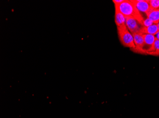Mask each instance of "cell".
<instances>
[{"label":"cell","instance_id":"1","mask_svg":"<svg viewBox=\"0 0 159 118\" xmlns=\"http://www.w3.org/2000/svg\"><path fill=\"white\" fill-rule=\"evenodd\" d=\"M115 10L122 13L125 17L134 18L143 24V18L140 12L137 9L133 0H124L121 3L115 4Z\"/></svg>","mask_w":159,"mask_h":118},{"label":"cell","instance_id":"2","mask_svg":"<svg viewBox=\"0 0 159 118\" xmlns=\"http://www.w3.org/2000/svg\"><path fill=\"white\" fill-rule=\"evenodd\" d=\"M119 38L122 45L130 48L132 51L135 48L133 34L129 31L126 26L117 27Z\"/></svg>","mask_w":159,"mask_h":118},{"label":"cell","instance_id":"3","mask_svg":"<svg viewBox=\"0 0 159 118\" xmlns=\"http://www.w3.org/2000/svg\"><path fill=\"white\" fill-rule=\"evenodd\" d=\"M126 26L132 34H142V31L144 27L143 24L138 20L131 17H126Z\"/></svg>","mask_w":159,"mask_h":118},{"label":"cell","instance_id":"4","mask_svg":"<svg viewBox=\"0 0 159 118\" xmlns=\"http://www.w3.org/2000/svg\"><path fill=\"white\" fill-rule=\"evenodd\" d=\"M133 2L144 19L146 18L147 13L152 10L150 7L149 1L133 0Z\"/></svg>","mask_w":159,"mask_h":118},{"label":"cell","instance_id":"5","mask_svg":"<svg viewBox=\"0 0 159 118\" xmlns=\"http://www.w3.org/2000/svg\"><path fill=\"white\" fill-rule=\"evenodd\" d=\"M144 43L143 47V53L144 55H150L153 48L154 42L156 38L155 35H152L143 34Z\"/></svg>","mask_w":159,"mask_h":118},{"label":"cell","instance_id":"6","mask_svg":"<svg viewBox=\"0 0 159 118\" xmlns=\"http://www.w3.org/2000/svg\"><path fill=\"white\" fill-rule=\"evenodd\" d=\"M143 34H133L134 42L135 48L133 51L138 54H143V47L144 40L143 37Z\"/></svg>","mask_w":159,"mask_h":118},{"label":"cell","instance_id":"7","mask_svg":"<svg viewBox=\"0 0 159 118\" xmlns=\"http://www.w3.org/2000/svg\"><path fill=\"white\" fill-rule=\"evenodd\" d=\"M115 21L117 27L126 25L125 17L116 10H115Z\"/></svg>","mask_w":159,"mask_h":118},{"label":"cell","instance_id":"8","mask_svg":"<svg viewBox=\"0 0 159 118\" xmlns=\"http://www.w3.org/2000/svg\"><path fill=\"white\" fill-rule=\"evenodd\" d=\"M147 18L157 24L159 22V9L152 10L147 13Z\"/></svg>","mask_w":159,"mask_h":118},{"label":"cell","instance_id":"9","mask_svg":"<svg viewBox=\"0 0 159 118\" xmlns=\"http://www.w3.org/2000/svg\"><path fill=\"white\" fill-rule=\"evenodd\" d=\"M159 31L158 26L157 24H153L152 25L148 26V27H144L143 28L142 31V34H144L152 35H155Z\"/></svg>","mask_w":159,"mask_h":118},{"label":"cell","instance_id":"10","mask_svg":"<svg viewBox=\"0 0 159 118\" xmlns=\"http://www.w3.org/2000/svg\"><path fill=\"white\" fill-rule=\"evenodd\" d=\"M150 55L155 56L159 55V40L157 39H155L153 48H152V51H151Z\"/></svg>","mask_w":159,"mask_h":118},{"label":"cell","instance_id":"11","mask_svg":"<svg viewBox=\"0 0 159 118\" xmlns=\"http://www.w3.org/2000/svg\"><path fill=\"white\" fill-rule=\"evenodd\" d=\"M149 4L152 9H159V0H150Z\"/></svg>","mask_w":159,"mask_h":118},{"label":"cell","instance_id":"12","mask_svg":"<svg viewBox=\"0 0 159 118\" xmlns=\"http://www.w3.org/2000/svg\"><path fill=\"white\" fill-rule=\"evenodd\" d=\"M153 22L150 20L149 18H146L144 19L143 21V25L144 27H148V26H150L152 25L153 24Z\"/></svg>","mask_w":159,"mask_h":118},{"label":"cell","instance_id":"13","mask_svg":"<svg viewBox=\"0 0 159 118\" xmlns=\"http://www.w3.org/2000/svg\"><path fill=\"white\" fill-rule=\"evenodd\" d=\"M155 36L156 39H157L158 40H159V32H158L155 35Z\"/></svg>","mask_w":159,"mask_h":118},{"label":"cell","instance_id":"14","mask_svg":"<svg viewBox=\"0 0 159 118\" xmlns=\"http://www.w3.org/2000/svg\"><path fill=\"white\" fill-rule=\"evenodd\" d=\"M157 26H158V29H159V22L158 23V24H157Z\"/></svg>","mask_w":159,"mask_h":118}]
</instances>
